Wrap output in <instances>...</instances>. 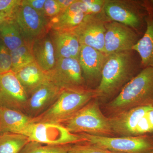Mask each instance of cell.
Listing matches in <instances>:
<instances>
[{"mask_svg": "<svg viewBox=\"0 0 153 153\" xmlns=\"http://www.w3.org/2000/svg\"><path fill=\"white\" fill-rule=\"evenodd\" d=\"M14 16L15 15L13 14L0 12V26L6 21L10 19H14Z\"/></svg>", "mask_w": 153, "mask_h": 153, "instance_id": "33", "label": "cell"}, {"mask_svg": "<svg viewBox=\"0 0 153 153\" xmlns=\"http://www.w3.org/2000/svg\"><path fill=\"white\" fill-rule=\"evenodd\" d=\"M57 1L60 6L62 12L68 8L69 6H71L75 1V0H57Z\"/></svg>", "mask_w": 153, "mask_h": 153, "instance_id": "32", "label": "cell"}, {"mask_svg": "<svg viewBox=\"0 0 153 153\" xmlns=\"http://www.w3.org/2000/svg\"><path fill=\"white\" fill-rule=\"evenodd\" d=\"M143 68L139 55L134 50L107 56L101 80L95 89V99L100 105L114 99Z\"/></svg>", "mask_w": 153, "mask_h": 153, "instance_id": "1", "label": "cell"}, {"mask_svg": "<svg viewBox=\"0 0 153 153\" xmlns=\"http://www.w3.org/2000/svg\"><path fill=\"white\" fill-rule=\"evenodd\" d=\"M0 39L10 52L26 42L14 19L6 21L0 26Z\"/></svg>", "mask_w": 153, "mask_h": 153, "instance_id": "22", "label": "cell"}, {"mask_svg": "<svg viewBox=\"0 0 153 153\" xmlns=\"http://www.w3.org/2000/svg\"><path fill=\"white\" fill-rule=\"evenodd\" d=\"M110 151L88 143H78L71 145L68 153H109Z\"/></svg>", "mask_w": 153, "mask_h": 153, "instance_id": "26", "label": "cell"}, {"mask_svg": "<svg viewBox=\"0 0 153 153\" xmlns=\"http://www.w3.org/2000/svg\"><path fill=\"white\" fill-rule=\"evenodd\" d=\"M44 11L45 16L49 20L57 16L62 12L57 0H46Z\"/></svg>", "mask_w": 153, "mask_h": 153, "instance_id": "28", "label": "cell"}, {"mask_svg": "<svg viewBox=\"0 0 153 153\" xmlns=\"http://www.w3.org/2000/svg\"><path fill=\"white\" fill-rule=\"evenodd\" d=\"M61 125L72 134L115 137L109 118L102 112L99 102L95 98Z\"/></svg>", "mask_w": 153, "mask_h": 153, "instance_id": "4", "label": "cell"}, {"mask_svg": "<svg viewBox=\"0 0 153 153\" xmlns=\"http://www.w3.org/2000/svg\"><path fill=\"white\" fill-rule=\"evenodd\" d=\"M71 145H47L30 141L20 153H68Z\"/></svg>", "mask_w": 153, "mask_h": 153, "instance_id": "25", "label": "cell"}, {"mask_svg": "<svg viewBox=\"0 0 153 153\" xmlns=\"http://www.w3.org/2000/svg\"><path fill=\"white\" fill-rule=\"evenodd\" d=\"M47 74L49 81L61 89L88 88L79 60L76 58L58 59L55 67Z\"/></svg>", "mask_w": 153, "mask_h": 153, "instance_id": "10", "label": "cell"}, {"mask_svg": "<svg viewBox=\"0 0 153 153\" xmlns=\"http://www.w3.org/2000/svg\"><path fill=\"white\" fill-rule=\"evenodd\" d=\"M94 98L95 89H62L55 102L46 111L33 118V122L63 124Z\"/></svg>", "mask_w": 153, "mask_h": 153, "instance_id": "3", "label": "cell"}, {"mask_svg": "<svg viewBox=\"0 0 153 153\" xmlns=\"http://www.w3.org/2000/svg\"><path fill=\"white\" fill-rule=\"evenodd\" d=\"M62 90L51 81L44 82L29 97L24 113L32 118L40 115L55 102Z\"/></svg>", "mask_w": 153, "mask_h": 153, "instance_id": "15", "label": "cell"}, {"mask_svg": "<svg viewBox=\"0 0 153 153\" xmlns=\"http://www.w3.org/2000/svg\"><path fill=\"white\" fill-rule=\"evenodd\" d=\"M152 136L153 137V134L152 135Z\"/></svg>", "mask_w": 153, "mask_h": 153, "instance_id": "37", "label": "cell"}, {"mask_svg": "<svg viewBox=\"0 0 153 153\" xmlns=\"http://www.w3.org/2000/svg\"><path fill=\"white\" fill-rule=\"evenodd\" d=\"M107 56L92 47L81 45L78 57L86 86L95 89L101 80L102 73Z\"/></svg>", "mask_w": 153, "mask_h": 153, "instance_id": "14", "label": "cell"}, {"mask_svg": "<svg viewBox=\"0 0 153 153\" xmlns=\"http://www.w3.org/2000/svg\"><path fill=\"white\" fill-rule=\"evenodd\" d=\"M153 106V68H143L111 101L100 105L108 117L137 107Z\"/></svg>", "mask_w": 153, "mask_h": 153, "instance_id": "2", "label": "cell"}, {"mask_svg": "<svg viewBox=\"0 0 153 153\" xmlns=\"http://www.w3.org/2000/svg\"><path fill=\"white\" fill-rule=\"evenodd\" d=\"M33 118L24 113L0 107V134L10 133L25 135Z\"/></svg>", "mask_w": 153, "mask_h": 153, "instance_id": "19", "label": "cell"}, {"mask_svg": "<svg viewBox=\"0 0 153 153\" xmlns=\"http://www.w3.org/2000/svg\"><path fill=\"white\" fill-rule=\"evenodd\" d=\"M109 19L104 11L98 14H88L82 23L73 30L80 45L94 48L104 53L105 25Z\"/></svg>", "mask_w": 153, "mask_h": 153, "instance_id": "11", "label": "cell"}, {"mask_svg": "<svg viewBox=\"0 0 153 153\" xmlns=\"http://www.w3.org/2000/svg\"><path fill=\"white\" fill-rule=\"evenodd\" d=\"M132 50L139 55L143 68H153V12L151 7L146 30Z\"/></svg>", "mask_w": 153, "mask_h": 153, "instance_id": "21", "label": "cell"}, {"mask_svg": "<svg viewBox=\"0 0 153 153\" xmlns=\"http://www.w3.org/2000/svg\"><path fill=\"white\" fill-rule=\"evenodd\" d=\"M21 0H0V12L15 15Z\"/></svg>", "mask_w": 153, "mask_h": 153, "instance_id": "30", "label": "cell"}, {"mask_svg": "<svg viewBox=\"0 0 153 153\" xmlns=\"http://www.w3.org/2000/svg\"><path fill=\"white\" fill-rule=\"evenodd\" d=\"M12 58V70L14 72L35 62L31 43L26 42L18 49L10 52Z\"/></svg>", "mask_w": 153, "mask_h": 153, "instance_id": "24", "label": "cell"}, {"mask_svg": "<svg viewBox=\"0 0 153 153\" xmlns=\"http://www.w3.org/2000/svg\"><path fill=\"white\" fill-rule=\"evenodd\" d=\"M25 135L30 141L44 144L72 145L84 142L79 134L71 133L63 126L57 124L33 122Z\"/></svg>", "mask_w": 153, "mask_h": 153, "instance_id": "8", "label": "cell"}, {"mask_svg": "<svg viewBox=\"0 0 153 153\" xmlns=\"http://www.w3.org/2000/svg\"><path fill=\"white\" fill-rule=\"evenodd\" d=\"M29 142L28 137L21 134H0V153H20Z\"/></svg>", "mask_w": 153, "mask_h": 153, "instance_id": "23", "label": "cell"}, {"mask_svg": "<svg viewBox=\"0 0 153 153\" xmlns=\"http://www.w3.org/2000/svg\"><path fill=\"white\" fill-rule=\"evenodd\" d=\"M35 61L44 71L49 72L56 63L55 47L49 30L31 43Z\"/></svg>", "mask_w": 153, "mask_h": 153, "instance_id": "18", "label": "cell"}, {"mask_svg": "<svg viewBox=\"0 0 153 153\" xmlns=\"http://www.w3.org/2000/svg\"><path fill=\"white\" fill-rule=\"evenodd\" d=\"M55 47L56 60L61 58L78 59L81 45L72 31L49 30Z\"/></svg>", "mask_w": 153, "mask_h": 153, "instance_id": "17", "label": "cell"}, {"mask_svg": "<svg viewBox=\"0 0 153 153\" xmlns=\"http://www.w3.org/2000/svg\"><path fill=\"white\" fill-rule=\"evenodd\" d=\"M28 98L15 72L0 74V107L24 113Z\"/></svg>", "mask_w": 153, "mask_h": 153, "instance_id": "13", "label": "cell"}, {"mask_svg": "<svg viewBox=\"0 0 153 153\" xmlns=\"http://www.w3.org/2000/svg\"><path fill=\"white\" fill-rule=\"evenodd\" d=\"M23 1L45 16L44 7L46 0H23Z\"/></svg>", "mask_w": 153, "mask_h": 153, "instance_id": "31", "label": "cell"}, {"mask_svg": "<svg viewBox=\"0 0 153 153\" xmlns=\"http://www.w3.org/2000/svg\"><path fill=\"white\" fill-rule=\"evenodd\" d=\"M88 143L110 152L123 153H150L153 151L152 135L137 137H105L79 134Z\"/></svg>", "mask_w": 153, "mask_h": 153, "instance_id": "7", "label": "cell"}, {"mask_svg": "<svg viewBox=\"0 0 153 153\" xmlns=\"http://www.w3.org/2000/svg\"><path fill=\"white\" fill-rule=\"evenodd\" d=\"M109 153H123L121 152H110Z\"/></svg>", "mask_w": 153, "mask_h": 153, "instance_id": "35", "label": "cell"}, {"mask_svg": "<svg viewBox=\"0 0 153 153\" xmlns=\"http://www.w3.org/2000/svg\"><path fill=\"white\" fill-rule=\"evenodd\" d=\"M88 14L87 7L82 0H75L65 11L49 19L48 30L73 31Z\"/></svg>", "mask_w": 153, "mask_h": 153, "instance_id": "16", "label": "cell"}, {"mask_svg": "<svg viewBox=\"0 0 153 153\" xmlns=\"http://www.w3.org/2000/svg\"><path fill=\"white\" fill-rule=\"evenodd\" d=\"M149 2L150 5V7L151 9H152V11L153 12V0L149 1Z\"/></svg>", "mask_w": 153, "mask_h": 153, "instance_id": "34", "label": "cell"}, {"mask_svg": "<svg viewBox=\"0 0 153 153\" xmlns=\"http://www.w3.org/2000/svg\"><path fill=\"white\" fill-rule=\"evenodd\" d=\"M87 7L88 14H98L103 12L105 0H82Z\"/></svg>", "mask_w": 153, "mask_h": 153, "instance_id": "29", "label": "cell"}, {"mask_svg": "<svg viewBox=\"0 0 153 153\" xmlns=\"http://www.w3.org/2000/svg\"><path fill=\"white\" fill-rule=\"evenodd\" d=\"M103 11L110 21L130 27L141 36L144 33L149 13L148 1L105 0Z\"/></svg>", "mask_w": 153, "mask_h": 153, "instance_id": "5", "label": "cell"}, {"mask_svg": "<svg viewBox=\"0 0 153 153\" xmlns=\"http://www.w3.org/2000/svg\"><path fill=\"white\" fill-rule=\"evenodd\" d=\"M12 68L10 51L0 39V74L11 71Z\"/></svg>", "mask_w": 153, "mask_h": 153, "instance_id": "27", "label": "cell"}, {"mask_svg": "<svg viewBox=\"0 0 153 153\" xmlns=\"http://www.w3.org/2000/svg\"><path fill=\"white\" fill-rule=\"evenodd\" d=\"M153 153V151H152V152H151V153Z\"/></svg>", "mask_w": 153, "mask_h": 153, "instance_id": "36", "label": "cell"}, {"mask_svg": "<svg viewBox=\"0 0 153 153\" xmlns=\"http://www.w3.org/2000/svg\"><path fill=\"white\" fill-rule=\"evenodd\" d=\"M115 137L153 134V106L134 108L108 117Z\"/></svg>", "mask_w": 153, "mask_h": 153, "instance_id": "6", "label": "cell"}, {"mask_svg": "<svg viewBox=\"0 0 153 153\" xmlns=\"http://www.w3.org/2000/svg\"><path fill=\"white\" fill-rule=\"evenodd\" d=\"M104 53L107 55L132 50L142 37L133 29L114 21L105 25Z\"/></svg>", "mask_w": 153, "mask_h": 153, "instance_id": "9", "label": "cell"}, {"mask_svg": "<svg viewBox=\"0 0 153 153\" xmlns=\"http://www.w3.org/2000/svg\"><path fill=\"white\" fill-rule=\"evenodd\" d=\"M28 96L44 82L49 81L47 72L44 71L36 61L15 72Z\"/></svg>", "mask_w": 153, "mask_h": 153, "instance_id": "20", "label": "cell"}, {"mask_svg": "<svg viewBox=\"0 0 153 153\" xmlns=\"http://www.w3.org/2000/svg\"><path fill=\"white\" fill-rule=\"evenodd\" d=\"M14 19L26 42L32 43L48 31L49 20L22 1Z\"/></svg>", "mask_w": 153, "mask_h": 153, "instance_id": "12", "label": "cell"}]
</instances>
